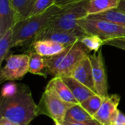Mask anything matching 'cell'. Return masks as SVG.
<instances>
[{
	"instance_id": "obj_7",
	"label": "cell",
	"mask_w": 125,
	"mask_h": 125,
	"mask_svg": "<svg viewBox=\"0 0 125 125\" xmlns=\"http://www.w3.org/2000/svg\"><path fill=\"white\" fill-rule=\"evenodd\" d=\"M29 54H11L0 71V83L22 79L29 73Z\"/></svg>"
},
{
	"instance_id": "obj_10",
	"label": "cell",
	"mask_w": 125,
	"mask_h": 125,
	"mask_svg": "<svg viewBox=\"0 0 125 125\" xmlns=\"http://www.w3.org/2000/svg\"><path fill=\"white\" fill-rule=\"evenodd\" d=\"M121 97L117 94H108L97 113L94 116L95 120L101 125H111L118 111Z\"/></svg>"
},
{
	"instance_id": "obj_19",
	"label": "cell",
	"mask_w": 125,
	"mask_h": 125,
	"mask_svg": "<svg viewBox=\"0 0 125 125\" xmlns=\"http://www.w3.org/2000/svg\"><path fill=\"white\" fill-rule=\"evenodd\" d=\"M37 0H10L17 23L27 18Z\"/></svg>"
},
{
	"instance_id": "obj_13",
	"label": "cell",
	"mask_w": 125,
	"mask_h": 125,
	"mask_svg": "<svg viewBox=\"0 0 125 125\" xmlns=\"http://www.w3.org/2000/svg\"><path fill=\"white\" fill-rule=\"evenodd\" d=\"M17 20L10 0H0V36L12 29Z\"/></svg>"
},
{
	"instance_id": "obj_29",
	"label": "cell",
	"mask_w": 125,
	"mask_h": 125,
	"mask_svg": "<svg viewBox=\"0 0 125 125\" xmlns=\"http://www.w3.org/2000/svg\"><path fill=\"white\" fill-rule=\"evenodd\" d=\"M117 9H119V10L124 12L125 13V0H120V3L118 6Z\"/></svg>"
},
{
	"instance_id": "obj_21",
	"label": "cell",
	"mask_w": 125,
	"mask_h": 125,
	"mask_svg": "<svg viewBox=\"0 0 125 125\" xmlns=\"http://www.w3.org/2000/svg\"><path fill=\"white\" fill-rule=\"evenodd\" d=\"M88 50L89 52H98L102 45H105V41L100 37L94 34H86L79 40Z\"/></svg>"
},
{
	"instance_id": "obj_5",
	"label": "cell",
	"mask_w": 125,
	"mask_h": 125,
	"mask_svg": "<svg viewBox=\"0 0 125 125\" xmlns=\"http://www.w3.org/2000/svg\"><path fill=\"white\" fill-rule=\"evenodd\" d=\"M89 0H84L64 7L48 26L62 30H74L81 26L78 21L88 16Z\"/></svg>"
},
{
	"instance_id": "obj_31",
	"label": "cell",
	"mask_w": 125,
	"mask_h": 125,
	"mask_svg": "<svg viewBox=\"0 0 125 125\" xmlns=\"http://www.w3.org/2000/svg\"><path fill=\"white\" fill-rule=\"evenodd\" d=\"M55 125H64L63 123H59V122H56L55 123Z\"/></svg>"
},
{
	"instance_id": "obj_9",
	"label": "cell",
	"mask_w": 125,
	"mask_h": 125,
	"mask_svg": "<svg viewBox=\"0 0 125 125\" xmlns=\"http://www.w3.org/2000/svg\"><path fill=\"white\" fill-rule=\"evenodd\" d=\"M89 56L92 63L96 93L105 97L108 95V80L101 49L98 52H94V54H89Z\"/></svg>"
},
{
	"instance_id": "obj_28",
	"label": "cell",
	"mask_w": 125,
	"mask_h": 125,
	"mask_svg": "<svg viewBox=\"0 0 125 125\" xmlns=\"http://www.w3.org/2000/svg\"><path fill=\"white\" fill-rule=\"evenodd\" d=\"M0 125H15L13 124L12 122L10 120L5 119V118H1L0 117Z\"/></svg>"
},
{
	"instance_id": "obj_12",
	"label": "cell",
	"mask_w": 125,
	"mask_h": 125,
	"mask_svg": "<svg viewBox=\"0 0 125 125\" xmlns=\"http://www.w3.org/2000/svg\"><path fill=\"white\" fill-rule=\"evenodd\" d=\"M45 89L51 91L65 102L73 104H79L70 89L60 77L53 78L47 84Z\"/></svg>"
},
{
	"instance_id": "obj_16",
	"label": "cell",
	"mask_w": 125,
	"mask_h": 125,
	"mask_svg": "<svg viewBox=\"0 0 125 125\" xmlns=\"http://www.w3.org/2000/svg\"><path fill=\"white\" fill-rule=\"evenodd\" d=\"M64 121L71 122H81L89 125H101L94 116H91L81 104H75L67 112Z\"/></svg>"
},
{
	"instance_id": "obj_17",
	"label": "cell",
	"mask_w": 125,
	"mask_h": 125,
	"mask_svg": "<svg viewBox=\"0 0 125 125\" xmlns=\"http://www.w3.org/2000/svg\"><path fill=\"white\" fill-rule=\"evenodd\" d=\"M119 3L120 0H89L88 16L116 9Z\"/></svg>"
},
{
	"instance_id": "obj_2",
	"label": "cell",
	"mask_w": 125,
	"mask_h": 125,
	"mask_svg": "<svg viewBox=\"0 0 125 125\" xmlns=\"http://www.w3.org/2000/svg\"><path fill=\"white\" fill-rule=\"evenodd\" d=\"M63 9L53 5L40 15L29 17L16 23L12 28V48L22 46L29 41L32 42L35 37L48 27Z\"/></svg>"
},
{
	"instance_id": "obj_24",
	"label": "cell",
	"mask_w": 125,
	"mask_h": 125,
	"mask_svg": "<svg viewBox=\"0 0 125 125\" xmlns=\"http://www.w3.org/2000/svg\"><path fill=\"white\" fill-rule=\"evenodd\" d=\"M53 5H55V0H37L28 18L40 15Z\"/></svg>"
},
{
	"instance_id": "obj_14",
	"label": "cell",
	"mask_w": 125,
	"mask_h": 125,
	"mask_svg": "<svg viewBox=\"0 0 125 125\" xmlns=\"http://www.w3.org/2000/svg\"><path fill=\"white\" fill-rule=\"evenodd\" d=\"M67 46L51 40H37L31 42V48L34 51L44 57H50L57 55L65 50Z\"/></svg>"
},
{
	"instance_id": "obj_8",
	"label": "cell",
	"mask_w": 125,
	"mask_h": 125,
	"mask_svg": "<svg viewBox=\"0 0 125 125\" xmlns=\"http://www.w3.org/2000/svg\"><path fill=\"white\" fill-rule=\"evenodd\" d=\"M86 34V32L81 28L74 30H62L48 26L35 37L33 42L45 40L69 46L78 42Z\"/></svg>"
},
{
	"instance_id": "obj_6",
	"label": "cell",
	"mask_w": 125,
	"mask_h": 125,
	"mask_svg": "<svg viewBox=\"0 0 125 125\" xmlns=\"http://www.w3.org/2000/svg\"><path fill=\"white\" fill-rule=\"evenodd\" d=\"M75 104L64 101L51 91L45 89L38 105L39 115H46L51 118L55 123H63L67 112Z\"/></svg>"
},
{
	"instance_id": "obj_22",
	"label": "cell",
	"mask_w": 125,
	"mask_h": 125,
	"mask_svg": "<svg viewBox=\"0 0 125 125\" xmlns=\"http://www.w3.org/2000/svg\"><path fill=\"white\" fill-rule=\"evenodd\" d=\"M11 48H12V29L0 36V64L7 58Z\"/></svg>"
},
{
	"instance_id": "obj_4",
	"label": "cell",
	"mask_w": 125,
	"mask_h": 125,
	"mask_svg": "<svg viewBox=\"0 0 125 125\" xmlns=\"http://www.w3.org/2000/svg\"><path fill=\"white\" fill-rule=\"evenodd\" d=\"M78 25L87 34L100 37L105 42L111 40L125 37V26L114 22L87 16L78 21Z\"/></svg>"
},
{
	"instance_id": "obj_23",
	"label": "cell",
	"mask_w": 125,
	"mask_h": 125,
	"mask_svg": "<svg viewBox=\"0 0 125 125\" xmlns=\"http://www.w3.org/2000/svg\"><path fill=\"white\" fill-rule=\"evenodd\" d=\"M104 97L95 94L81 103V105L91 116H94L101 107L104 101Z\"/></svg>"
},
{
	"instance_id": "obj_11",
	"label": "cell",
	"mask_w": 125,
	"mask_h": 125,
	"mask_svg": "<svg viewBox=\"0 0 125 125\" xmlns=\"http://www.w3.org/2000/svg\"><path fill=\"white\" fill-rule=\"evenodd\" d=\"M71 76L96 93L92 73V67L89 54L86 55L77 64L72 73Z\"/></svg>"
},
{
	"instance_id": "obj_20",
	"label": "cell",
	"mask_w": 125,
	"mask_h": 125,
	"mask_svg": "<svg viewBox=\"0 0 125 125\" xmlns=\"http://www.w3.org/2000/svg\"><path fill=\"white\" fill-rule=\"evenodd\" d=\"M97 18H101L104 20H107L119 25L125 26V13L124 12L119 10V9H114L100 14L89 15Z\"/></svg>"
},
{
	"instance_id": "obj_26",
	"label": "cell",
	"mask_w": 125,
	"mask_h": 125,
	"mask_svg": "<svg viewBox=\"0 0 125 125\" xmlns=\"http://www.w3.org/2000/svg\"><path fill=\"white\" fill-rule=\"evenodd\" d=\"M111 125H125V114L118 110Z\"/></svg>"
},
{
	"instance_id": "obj_27",
	"label": "cell",
	"mask_w": 125,
	"mask_h": 125,
	"mask_svg": "<svg viewBox=\"0 0 125 125\" xmlns=\"http://www.w3.org/2000/svg\"><path fill=\"white\" fill-rule=\"evenodd\" d=\"M82 1H84V0H55V5L64 8L69 5H72V4H74L75 3H78Z\"/></svg>"
},
{
	"instance_id": "obj_30",
	"label": "cell",
	"mask_w": 125,
	"mask_h": 125,
	"mask_svg": "<svg viewBox=\"0 0 125 125\" xmlns=\"http://www.w3.org/2000/svg\"><path fill=\"white\" fill-rule=\"evenodd\" d=\"M64 125H89L85 123H81V122H67L64 121L63 122Z\"/></svg>"
},
{
	"instance_id": "obj_15",
	"label": "cell",
	"mask_w": 125,
	"mask_h": 125,
	"mask_svg": "<svg viewBox=\"0 0 125 125\" xmlns=\"http://www.w3.org/2000/svg\"><path fill=\"white\" fill-rule=\"evenodd\" d=\"M62 78L70 89L73 94L74 95L79 104H81L90 97L97 94L91 90L89 88H88L83 83H80L78 81H77L72 76L62 77Z\"/></svg>"
},
{
	"instance_id": "obj_18",
	"label": "cell",
	"mask_w": 125,
	"mask_h": 125,
	"mask_svg": "<svg viewBox=\"0 0 125 125\" xmlns=\"http://www.w3.org/2000/svg\"><path fill=\"white\" fill-rule=\"evenodd\" d=\"M29 72L34 75L45 76L48 74L46 69L45 57L38 54L35 51H29Z\"/></svg>"
},
{
	"instance_id": "obj_25",
	"label": "cell",
	"mask_w": 125,
	"mask_h": 125,
	"mask_svg": "<svg viewBox=\"0 0 125 125\" xmlns=\"http://www.w3.org/2000/svg\"><path fill=\"white\" fill-rule=\"evenodd\" d=\"M105 45H108L116 47V48H120L122 50L125 51V38L122 37V38L111 40L105 42Z\"/></svg>"
},
{
	"instance_id": "obj_1",
	"label": "cell",
	"mask_w": 125,
	"mask_h": 125,
	"mask_svg": "<svg viewBox=\"0 0 125 125\" xmlns=\"http://www.w3.org/2000/svg\"><path fill=\"white\" fill-rule=\"evenodd\" d=\"M38 115V105L34 103L27 86L10 83L4 87L0 103V117L15 125H29Z\"/></svg>"
},
{
	"instance_id": "obj_3",
	"label": "cell",
	"mask_w": 125,
	"mask_h": 125,
	"mask_svg": "<svg viewBox=\"0 0 125 125\" xmlns=\"http://www.w3.org/2000/svg\"><path fill=\"white\" fill-rule=\"evenodd\" d=\"M87 51L86 47L78 41L67 46L64 51L57 55L45 57L48 74L53 78L71 76L77 64L88 54Z\"/></svg>"
}]
</instances>
